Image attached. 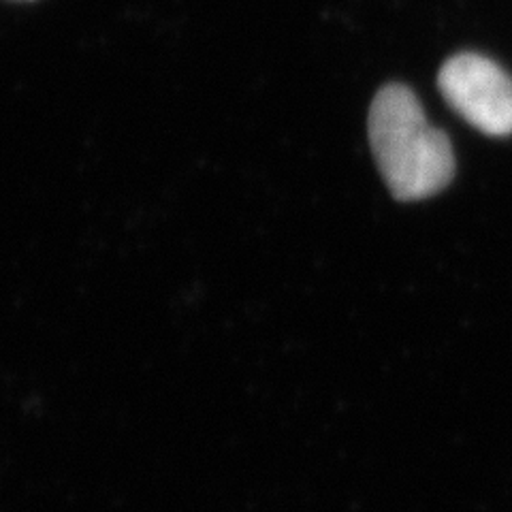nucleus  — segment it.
Listing matches in <instances>:
<instances>
[{"mask_svg": "<svg viewBox=\"0 0 512 512\" xmlns=\"http://www.w3.org/2000/svg\"><path fill=\"white\" fill-rule=\"evenodd\" d=\"M367 133L382 180L397 201L434 197L451 184L455 175L451 141L427 122L410 88L389 84L376 94Z\"/></svg>", "mask_w": 512, "mask_h": 512, "instance_id": "1", "label": "nucleus"}, {"mask_svg": "<svg viewBox=\"0 0 512 512\" xmlns=\"http://www.w3.org/2000/svg\"><path fill=\"white\" fill-rule=\"evenodd\" d=\"M438 88L457 114L489 137L512 135V79L493 60L457 54L442 64Z\"/></svg>", "mask_w": 512, "mask_h": 512, "instance_id": "2", "label": "nucleus"}]
</instances>
